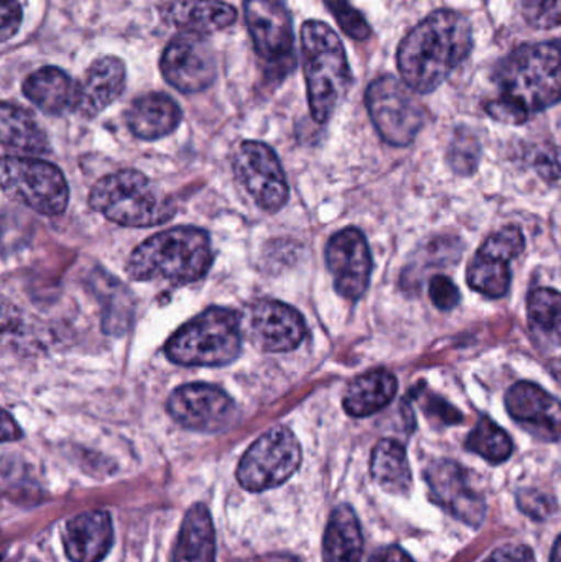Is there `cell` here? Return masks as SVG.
Listing matches in <instances>:
<instances>
[{
    "instance_id": "4316f807",
    "label": "cell",
    "mask_w": 561,
    "mask_h": 562,
    "mask_svg": "<svg viewBox=\"0 0 561 562\" xmlns=\"http://www.w3.org/2000/svg\"><path fill=\"white\" fill-rule=\"evenodd\" d=\"M216 538L213 520L204 505L197 504L184 515L171 562H214Z\"/></svg>"
},
{
    "instance_id": "7c38bea8",
    "label": "cell",
    "mask_w": 561,
    "mask_h": 562,
    "mask_svg": "<svg viewBox=\"0 0 561 562\" xmlns=\"http://www.w3.org/2000/svg\"><path fill=\"white\" fill-rule=\"evenodd\" d=\"M167 412L191 431L221 432L237 419V406L224 390L207 383H190L171 393Z\"/></svg>"
},
{
    "instance_id": "74e56055",
    "label": "cell",
    "mask_w": 561,
    "mask_h": 562,
    "mask_svg": "<svg viewBox=\"0 0 561 562\" xmlns=\"http://www.w3.org/2000/svg\"><path fill=\"white\" fill-rule=\"evenodd\" d=\"M424 409L427 416L437 418L438 422H441V425H457V423L463 422V415L457 408H453L450 403L435 395H427Z\"/></svg>"
},
{
    "instance_id": "d4e9b609",
    "label": "cell",
    "mask_w": 561,
    "mask_h": 562,
    "mask_svg": "<svg viewBox=\"0 0 561 562\" xmlns=\"http://www.w3.org/2000/svg\"><path fill=\"white\" fill-rule=\"evenodd\" d=\"M0 138L2 147L15 151L16 157L49 154L48 137L43 128L29 111L12 102H3L0 109Z\"/></svg>"
},
{
    "instance_id": "83f0119b",
    "label": "cell",
    "mask_w": 561,
    "mask_h": 562,
    "mask_svg": "<svg viewBox=\"0 0 561 562\" xmlns=\"http://www.w3.org/2000/svg\"><path fill=\"white\" fill-rule=\"evenodd\" d=\"M372 479L385 492L399 497H408L414 485L407 451L395 439H382L378 442L371 459Z\"/></svg>"
},
{
    "instance_id": "8d00e7d4",
    "label": "cell",
    "mask_w": 561,
    "mask_h": 562,
    "mask_svg": "<svg viewBox=\"0 0 561 562\" xmlns=\"http://www.w3.org/2000/svg\"><path fill=\"white\" fill-rule=\"evenodd\" d=\"M486 111L491 117L504 122V124H523L529 117V112L524 111L520 105L506 98H500L497 101L490 102Z\"/></svg>"
},
{
    "instance_id": "e575fe53",
    "label": "cell",
    "mask_w": 561,
    "mask_h": 562,
    "mask_svg": "<svg viewBox=\"0 0 561 562\" xmlns=\"http://www.w3.org/2000/svg\"><path fill=\"white\" fill-rule=\"evenodd\" d=\"M517 504L524 514L536 520H543L553 512V501L539 491H523L517 494Z\"/></svg>"
},
{
    "instance_id": "ee69618b",
    "label": "cell",
    "mask_w": 561,
    "mask_h": 562,
    "mask_svg": "<svg viewBox=\"0 0 561 562\" xmlns=\"http://www.w3.org/2000/svg\"><path fill=\"white\" fill-rule=\"evenodd\" d=\"M550 372H552V375L556 376L557 382H559L561 386V357L550 363Z\"/></svg>"
},
{
    "instance_id": "5b68a950",
    "label": "cell",
    "mask_w": 561,
    "mask_h": 562,
    "mask_svg": "<svg viewBox=\"0 0 561 562\" xmlns=\"http://www.w3.org/2000/svg\"><path fill=\"white\" fill-rule=\"evenodd\" d=\"M92 210L124 227H154L177 213L173 201L144 173L122 170L101 178L89 194Z\"/></svg>"
},
{
    "instance_id": "8fae6325",
    "label": "cell",
    "mask_w": 561,
    "mask_h": 562,
    "mask_svg": "<svg viewBox=\"0 0 561 562\" xmlns=\"http://www.w3.org/2000/svg\"><path fill=\"white\" fill-rule=\"evenodd\" d=\"M233 170L257 206L277 213L290 196L289 183L279 157L262 142H243L234 155Z\"/></svg>"
},
{
    "instance_id": "4fadbf2b",
    "label": "cell",
    "mask_w": 561,
    "mask_h": 562,
    "mask_svg": "<svg viewBox=\"0 0 561 562\" xmlns=\"http://www.w3.org/2000/svg\"><path fill=\"white\" fill-rule=\"evenodd\" d=\"M165 81L184 94L204 91L216 79V56L203 35L183 32L171 40L160 59Z\"/></svg>"
},
{
    "instance_id": "603a6c76",
    "label": "cell",
    "mask_w": 561,
    "mask_h": 562,
    "mask_svg": "<svg viewBox=\"0 0 561 562\" xmlns=\"http://www.w3.org/2000/svg\"><path fill=\"white\" fill-rule=\"evenodd\" d=\"M165 15L183 32L204 36L233 25L237 12L221 0H177L170 3Z\"/></svg>"
},
{
    "instance_id": "7a4b0ae2",
    "label": "cell",
    "mask_w": 561,
    "mask_h": 562,
    "mask_svg": "<svg viewBox=\"0 0 561 562\" xmlns=\"http://www.w3.org/2000/svg\"><path fill=\"white\" fill-rule=\"evenodd\" d=\"M213 249L206 231L175 227L155 234L132 252L127 276L135 281L188 284L210 272Z\"/></svg>"
},
{
    "instance_id": "277c9868",
    "label": "cell",
    "mask_w": 561,
    "mask_h": 562,
    "mask_svg": "<svg viewBox=\"0 0 561 562\" xmlns=\"http://www.w3.org/2000/svg\"><path fill=\"white\" fill-rule=\"evenodd\" d=\"M501 98L529 112L561 101V40L526 45L510 53L496 71Z\"/></svg>"
},
{
    "instance_id": "2e32d148",
    "label": "cell",
    "mask_w": 561,
    "mask_h": 562,
    "mask_svg": "<svg viewBox=\"0 0 561 562\" xmlns=\"http://www.w3.org/2000/svg\"><path fill=\"white\" fill-rule=\"evenodd\" d=\"M430 498L438 507L464 525L478 528L486 517V502L471 485L468 472L458 462L438 459L425 469Z\"/></svg>"
},
{
    "instance_id": "60d3db41",
    "label": "cell",
    "mask_w": 561,
    "mask_h": 562,
    "mask_svg": "<svg viewBox=\"0 0 561 562\" xmlns=\"http://www.w3.org/2000/svg\"><path fill=\"white\" fill-rule=\"evenodd\" d=\"M369 562H414L412 558L399 547H385L375 551Z\"/></svg>"
},
{
    "instance_id": "b9f144b4",
    "label": "cell",
    "mask_w": 561,
    "mask_h": 562,
    "mask_svg": "<svg viewBox=\"0 0 561 562\" xmlns=\"http://www.w3.org/2000/svg\"><path fill=\"white\" fill-rule=\"evenodd\" d=\"M22 436V431H20L16 423L10 418L9 413L3 412V422H2V439L3 441H15Z\"/></svg>"
},
{
    "instance_id": "ffe728a7",
    "label": "cell",
    "mask_w": 561,
    "mask_h": 562,
    "mask_svg": "<svg viewBox=\"0 0 561 562\" xmlns=\"http://www.w3.org/2000/svg\"><path fill=\"white\" fill-rule=\"evenodd\" d=\"M114 541L112 520L105 512H85L65 528V550L72 562H101Z\"/></svg>"
},
{
    "instance_id": "9a60e30c",
    "label": "cell",
    "mask_w": 561,
    "mask_h": 562,
    "mask_svg": "<svg viewBox=\"0 0 561 562\" xmlns=\"http://www.w3.org/2000/svg\"><path fill=\"white\" fill-rule=\"evenodd\" d=\"M526 240L516 226L504 227L487 237L468 267V284L478 293L501 297L509 291L510 262L524 252Z\"/></svg>"
},
{
    "instance_id": "ba28073f",
    "label": "cell",
    "mask_w": 561,
    "mask_h": 562,
    "mask_svg": "<svg viewBox=\"0 0 561 562\" xmlns=\"http://www.w3.org/2000/svg\"><path fill=\"white\" fill-rule=\"evenodd\" d=\"M302 446L285 426L260 436L240 459L236 477L249 492H263L289 481L302 464Z\"/></svg>"
},
{
    "instance_id": "30bf717a",
    "label": "cell",
    "mask_w": 561,
    "mask_h": 562,
    "mask_svg": "<svg viewBox=\"0 0 561 562\" xmlns=\"http://www.w3.org/2000/svg\"><path fill=\"white\" fill-rule=\"evenodd\" d=\"M247 29L257 55L269 65L273 78L295 68L292 16L285 0H244Z\"/></svg>"
},
{
    "instance_id": "6da1fadb",
    "label": "cell",
    "mask_w": 561,
    "mask_h": 562,
    "mask_svg": "<svg viewBox=\"0 0 561 562\" xmlns=\"http://www.w3.org/2000/svg\"><path fill=\"white\" fill-rule=\"evenodd\" d=\"M473 32L467 16L451 10L422 20L401 43L397 63L408 88L427 94L440 88L470 55Z\"/></svg>"
},
{
    "instance_id": "e0dca14e",
    "label": "cell",
    "mask_w": 561,
    "mask_h": 562,
    "mask_svg": "<svg viewBox=\"0 0 561 562\" xmlns=\"http://www.w3.org/2000/svg\"><path fill=\"white\" fill-rule=\"evenodd\" d=\"M326 266L335 288L348 300H359L368 290L372 257L364 234L355 227L335 234L326 246Z\"/></svg>"
},
{
    "instance_id": "f6af8a7d",
    "label": "cell",
    "mask_w": 561,
    "mask_h": 562,
    "mask_svg": "<svg viewBox=\"0 0 561 562\" xmlns=\"http://www.w3.org/2000/svg\"><path fill=\"white\" fill-rule=\"evenodd\" d=\"M550 562H561V537L557 540L556 547H553L552 558Z\"/></svg>"
},
{
    "instance_id": "3957f363",
    "label": "cell",
    "mask_w": 561,
    "mask_h": 562,
    "mask_svg": "<svg viewBox=\"0 0 561 562\" xmlns=\"http://www.w3.org/2000/svg\"><path fill=\"white\" fill-rule=\"evenodd\" d=\"M302 56L310 111L325 124L351 86L345 46L326 23L308 20L302 26Z\"/></svg>"
},
{
    "instance_id": "7bdbcfd3",
    "label": "cell",
    "mask_w": 561,
    "mask_h": 562,
    "mask_svg": "<svg viewBox=\"0 0 561 562\" xmlns=\"http://www.w3.org/2000/svg\"><path fill=\"white\" fill-rule=\"evenodd\" d=\"M263 562H300L296 558L289 557V554H273V557L266 558Z\"/></svg>"
},
{
    "instance_id": "5bb4252c",
    "label": "cell",
    "mask_w": 561,
    "mask_h": 562,
    "mask_svg": "<svg viewBox=\"0 0 561 562\" xmlns=\"http://www.w3.org/2000/svg\"><path fill=\"white\" fill-rule=\"evenodd\" d=\"M244 333L263 352H289L306 336V324L295 307L277 300H259L247 307Z\"/></svg>"
},
{
    "instance_id": "9c48e42d",
    "label": "cell",
    "mask_w": 561,
    "mask_h": 562,
    "mask_svg": "<svg viewBox=\"0 0 561 562\" xmlns=\"http://www.w3.org/2000/svg\"><path fill=\"white\" fill-rule=\"evenodd\" d=\"M366 105L379 135L394 147L412 144L424 127L425 111L414 89L392 76L375 79L369 86Z\"/></svg>"
},
{
    "instance_id": "ab89813d",
    "label": "cell",
    "mask_w": 561,
    "mask_h": 562,
    "mask_svg": "<svg viewBox=\"0 0 561 562\" xmlns=\"http://www.w3.org/2000/svg\"><path fill=\"white\" fill-rule=\"evenodd\" d=\"M536 168L546 180L556 181L561 178V148H549L537 157Z\"/></svg>"
},
{
    "instance_id": "1f68e13d",
    "label": "cell",
    "mask_w": 561,
    "mask_h": 562,
    "mask_svg": "<svg viewBox=\"0 0 561 562\" xmlns=\"http://www.w3.org/2000/svg\"><path fill=\"white\" fill-rule=\"evenodd\" d=\"M524 16L536 29H553L561 23V0H526Z\"/></svg>"
},
{
    "instance_id": "7402d4cb",
    "label": "cell",
    "mask_w": 561,
    "mask_h": 562,
    "mask_svg": "<svg viewBox=\"0 0 561 562\" xmlns=\"http://www.w3.org/2000/svg\"><path fill=\"white\" fill-rule=\"evenodd\" d=\"M22 89L29 101L49 115L75 111L78 102V82L55 66L36 69L23 81Z\"/></svg>"
},
{
    "instance_id": "ac0fdd59",
    "label": "cell",
    "mask_w": 561,
    "mask_h": 562,
    "mask_svg": "<svg viewBox=\"0 0 561 562\" xmlns=\"http://www.w3.org/2000/svg\"><path fill=\"white\" fill-rule=\"evenodd\" d=\"M506 408L510 418L543 441L561 438V402L542 386L519 382L507 392Z\"/></svg>"
},
{
    "instance_id": "8992f818",
    "label": "cell",
    "mask_w": 561,
    "mask_h": 562,
    "mask_svg": "<svg viewBox=\"0 0 561 562\" xmlns=\"http://www.w3.org/2000/svg\"><path fill=\"white\" fill-rule=\"evenodd\" d=\"M243 317L226 307H210L184 324L165 344L168 359L183 367H223L240 356Z\"/></svg>"
},
{
    "instance_id": "836d02e7",
    "label": "cell",
    "mask_w": 561,
    "mask_h": 562,
    "mask_svg": "<svg viewBox=\"0 0 561 562\" xmlns=\"http://www.w3.org/2000/svg\"><path fill=\"white\" fill-rule=\"evenodd\" d=\"M478 155H480V150H478V144L474 142V138H457L453 145H451V165L460 173H471L476 168Z\"/></svg>"
},
{
    "instance_id": "484cf974",
    "label": "cell",
    "mask_w": 561,
    "mask_h": 562,
    "mask_svg": "<svg viewBox=\"0 0 561 562\" xmlns=\"http://www.w3.org/2000/svg\"><path fill=\"white\" fill-rule=\"evenodd\" d=\"M362 540L358 515L349 505L333 510L323 538V562H361Z\"/></svg>"
},
{
    "instance_id": "52a82bcc",
    "label": "cell",
    "mask_w": 561,
    "mask_h": 562,
    "mask_svg": "<svg viewBox=\"0 0 561 562\" xmlns=\"http://www.w3.org/2000/svg\"><path fill=\"white\" fill-rule=\"evenodd\" d=\"M0 175L3 191L35 213L61 216L68 207V183L56 165L35 157L5 155Z\"/></svg>"
},
{
    "instance_id": "f35d334b",
    "label": "cell",
    "mask_w": 561,
    "mask_h": 562,
    "mask_svg": "<svg viewBox=\"0 0 561 562\" xmlns=\"http://www.w3.org/2000/svg\"><path fill=\"white\" fill-rule=\"evenodd\" d=\"M484 562H536V557L526 544H504Z\"/></svg>"
},
{
    "instance_id": "f546056e",
    "label": "cell",
    "mask_w": 561,
    "mask_h": 562,
    "mask_svg": "<svg viewBox=\"0 0 561 562\" xmlns=\"http://www.w3.org/2000/svg\"><path fill=\"white\" fill-rule=\"evenodd\" d=\"M527 311L532 326L550 339L561 342V293L552 288H537L529 294Z\"/></svg>"
},
{
    "instance_id": "cb8c5ba5",
    "label": "cell",
    "mask_w": 561,
    "mask_h": 562,
    "mask_svg": "<svg viewBox=\"0 0 561 562\" xmlns=\"http://www.w3.org/2000/svg\"><path fill=\"white\" fill-rule=\"evenodd\" d=\"M397 379L385 369L356 376L346 390L343 406L348 415L366 418L384 409L397 395Z\"/></svg>"
},
{
    "instance_id": "d6a6232c",
    "label": "cell",
    "mask_w": 561,
    "mask_h": 562,
    "mask_svg": "<svg viewBox=\"0 0 561 562\" xmlns=\"http://www.w3.org/2000/svg\"><path fill=\"white\" fill-rule=\"evenodd\" d=\"M428 291H430L431 301H434L438 310L450 311L460 304V290H458L457 284L448 279V277H434L430 281V286H428Z\"/></svg>"
},
{
    "instance_id": "4dcf8cb0",
    "label": "cell",
    "mask_w": 561,
    "mask_h": 562,
    "mask_svg": "<svg viewBox=\"0 0 561 562\" xmlns=\"http://www.w3.org/2000/svg\"><path fill=\"white\" fill-rule=\"evenodd\" d=\"M325 3L346 35L355 40L369 38L371 26L348 0H325Z\"/></svg>"
},
{
    "instance_id": "d6986e66",
    "label": "cell",
    "mask_w": 561,
    "mask_h": 562,
    "mask_svg": "<svg viewBox=\"0 0 561 562\" xmlns=\"http://www.w3.org/2000/svg\"><path fill=\"white\" fill-rule=\"evenodd\" d=\"M125 82L127 71L122 59L115 56L96 59L86 71L82 82H79L75 112L86 119L96 117L121 98Z\"/></svg>"
},
{
    "instance_id": "d590c367",
    "label": "cell",
    "mask_w": 561,
    "mask_h": 562,
    "mask_svg": "<svg viewBox=\"0 0 561 562\" xmlns=\"http://www.w3.org/2000/svg\"><path fill=\"white\" fill-rule=\"evenodd\" d=\"M23 12L19 0H0V36L9 42L22 25Z\"/></svg>"
},
{
    "instance_id": "f1b7e54d",
    "label": "cell",
    "mask_w": 561,
    "mask_h": 562,
    "mask_svg": "<svg viewBox=\"0 0 561 562\" xmlns=\"http://www.w3.org/2000/svg\"><path fill=\"white\" fill-rule=\"evenodd\" d=\"M467 449L491 464H503L513 456L514 445L513 439L501 426L483 416L468 436Z\"/></svg>"
},
{
    "instance_id": "44dd1931",
    "label": "cell",
    "mask_w": 561,
    "mask_h": 562,
    "mask_svg": "<svg viewBox=\"0 0 561 562\" xmlns=\"http://www.w3.org/2000/svg\"><path fill=\"white\" fill-rule=\"evenodd\" d=\"M180 105L161 92L141 95L132 102L125 114L128 131L142 140H158L167 137L180 125Z\"/></svg>"
}]
</instances>
